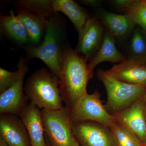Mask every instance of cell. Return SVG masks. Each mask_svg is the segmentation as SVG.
Wrapping results in <instances>:
<instances>
[{"instance_id": "obj_1", "label": "cell", "mask_w": 146, "mask_h": 146, "mask_svg": "<svg viewBox=\"0 0 146 146\" xmlns=\"http://www.w3.org/2000/svg\"><path fill=\"white\" fill-rule=\"evenodd\" d=\"M88 61L76 50L70 46L64 48L59 71V89L65 106L70 110L87 94V83L94 76Z\"/></svg>"}, {"instance_id": "obj_2", "label": "cell", "mask_w": 146, "mask_h": 146, "mask_svg": "<svg viewBox=\"0 0 146 146\" xmlns=\"http://www.w3.org/2000/svg\"><path fill=\"white\" fill-rule=\"evenodd\" d=\"M54 13L48 20L44 40L38 47L26 48L28 57L42 60L49 68L51 72L59 78L63 50V25Z\"/></svg>"}, {"instance_id": "obj_3", "label": "cell", "mask_w": 146, "mask_h": 146, "mask_svg": "<svg viewBox=\"0 0 146 146\" xmlns=\"http://www.w3.org/2000/svg\"><path fill=\"white\" fill-rule=\"evenodd\" d=\"M24 90L26 96L39 109L56 110L63 107L59 78L43 68L28 78Z\"/></svg>"}, {"instance_id": "obj_4", "label": "cell", "mask_w": 146, "mask_h": 146, "mask_svg": "<svg viewBox=\"0 0 146 146\" xmlns=\"http://www.w3.org/2000/svg\"><path fill=\"white\" fill-rule=\"evenodd\" d=\"M97 75L107 92V101L105 108L112 116L128 107L141 98L146 90V84L123 82L108 74L102 69L98 70Z\"/></svg>"}, {"instance_id": "obj_5", "label": "cell", "mask_w": 146, "mask_h": 146, "mask_svg": "<svg viewBox=\"0 0 146 146\" xmlns=\"http://www.w3.org/2000/svg\"><path fill=\"white\" fill-rule=\"evenodd\" d=\"M45 139L50 146H80L74 136L70 110H41Z\"/></svg>"}, {"instance_id": "obj_6", "label": "cell", "mask_w": 146, "mask_h": 146, "mask_svg": "<svg viewBox=\"0 0 146 146\" xmlns=\"http://www.w3.org/2000/svg\"><path fill=\"white\" fill-rule=\"evenodd\" d=\"M100 98L97 90L82 97L70 110L72 123L92 121L110 127L116 120L107 112Z\"/></svg>"}, {"instance_id": "obj_7", "label": "cell", "mask_w": 146, "mask_h": 146, "mask_svg": "<svg viewBox=\"0 0 146 146\" xmlns=\"http://www.w3.org/2000/svg\"><path fill=\"white\" fill-rule=\"evenodd\" d=\"M72 130L80 146H116L110 127L100 123H73Z\"/></svg>"}, {"instance_id": "obj_8", "label": "cell", "mask_w": 146, "mask_h": 146, "mask_svg": "<svg viewBox=\"0 0 146 146\" xmlns=\"http://www.w3.org/2000/svg\"><path fill=\"white\" fill-rule=\"evenodd\" d=\"M19 76L16 81L0 94V113L18 115L28 104L27 96L24 95V78L28 70L25 60L22 58L18 62Z\"/></svg>"}, {"instance_id": "obj_9", "label": "cell", "mask_w": 146, "mask_h": 146, "mask_svg": "<svg viewBox=\"0 0 146 146\" xmlns=\"http://www.w3.org/2000/svg\"><path fill=\"white\" fill-rule=\"evenodd\" d=\"M104 26L98 18H89L79 33L76 50L88 61L98 52L102 42Z\"/></svg>"}, {"instance_id": "obj_10", "label": "cell", "mask_w": 146, "mask_h": 146, "mask_svg": "<svg viewBox=\"0 0 146 146\" xmlns=\"http://www.w3.org/2000/svg\"><path fill=\"white\" fill-rule=\"evenodd\" d=\"M0 134L9 146H31L26 128L18 115L1 114Z\"/></svg>"}, {"instance_id": "obj_11", "label": "cell", "mask_w": 146, "mask_h": 146, "mask_svg": "<svg viewBox=\"0 0 146 146\" xmlns=\"http://www.w3.org/2000/svg\"><path fill=\"white\" fill-rule=\"evenodd\" d=\"M114 116L117 121L129 129L143 144L146 143V118L143 96Z\"/></svg>"}, {"instance_id": "obj_12", "label": "cell", "mask_w": 146, "mask_h": 146, "mask_svg": "<svg viewBox=\"0 0 146 146\" xmlns=\"http://www.w3.org/2000/svg\"><path fill=\"white\" fill-rule=\"evenodd\" d=\"M105 72L123 82L132 84H146V63L137 60L126 59L113 65Z\"/></svg>"}, {"instance_id": "obj_13", "label": "cell", "mask_w": 146, "mask_h": 146, "mask_svg": "<svg viewBox=\"0 0 146 146\" xmlns=\"http://www.w3.org/2000/svg\"><path fill=\"white\" fill-rule=\"evenodd\" d=\"M18 116L26 128L31 146H48L39 108L30 102Z\"/></svg>"}, {"instance_id": "obj_14", "label": "cell", "mask_w": 146, "mask_h": 146, "mask_svg": "<svg viewBox=\"0 0 146 146\" xmlns=\"http://www.w3.org/2000/svg\"><path fill=\"white\" fill-rule=\"evenodd\" d=\"M99 19L106 31L115 38L123 39L131 35L135 25L126 15L116 14L104 10L99 11Z\"/></svg>"}, {"instance_id": "obj_15", "label": "cell", "mask_w": 146, "mask_h": 146, "mask_svg": "<svg viewBox=\"0 0 146 146\" xmlns=\"http://www.w3.org/2000/svg\"><path fill=\"white\" fill-rule=\"evenodd\" d=\"M115 39L107 31L105 33L102 44L98 52L89 61V69L94 72L95 67L102 62L108 61L112 63H119L126 58L115 45Z\"/></svg>"}, {"instance_id": "obj_16", "label": "cell", "mask_w": 146, "mask_h": 146, "mask_svg": "<svg viewBox=\"0 0 146 146\" xmlns=\"http://www.w3.org/2000/svg\"><path fill=\"white\" fill-rule=\"evenodd\" d=\"M52 6L54 13L60 11L68 16L78 33L89 18L82 7L72 0H52Z\"/></svg>"}, {"instance_id": "obj_17", "label": "cell", "mask_w": 146, "mask_h": 146, "mask_svg": "<svg viewBox=\"0 0 146 146\" xmlns=\"http://www.w3.org/2000/svg\"><path fill=\"white\" fill-rule=\"evenodd\" d=\"M16 12L26 29L30 41L34 44L39 43L46 31L48 20L23 8L18 9Z\"/></svg>"}, {"instance_id": "obj_18", "label": "cell", "mask_w": 146, "mask_h": 146, "mask_svg": "<svg viewBox=\"0 0 146 146\" xmlns=\"http://www.w3.org/2000/svg\"><path fill=\"white\" fill-rule=\"evenodd\" d=\"M0 24L2 31L18 43L27 44L30 41L23 22L13 9L9 11V15L1 14Z\"/></svg>"}, {"instance_id": "obj_19", "label": "cell", "mask_w": 146, "mask_h": 146, "mask_svg": "<svg viewBox=\"0 0 146 146\" xmlns=\"http://www.w3.org/2000/svg\"><path fill=\"white\" fill-rule=\"evenodd\" d=\"M131 35L128 59L146 63V31L136 26Z\"/></svg>"}, {"instance_id": "obj_20", "label": "cell", "mask_w": 146, "mask_h": 146, "mask_svg": "<svg viewBox=\"0 0 146 146\" xmlns=\"http://www.w3.org/2000/svg\"><path fill=\"white\" fill-rule=\"evenodd\" d=\"M110 127L116 146H142L143 143L133 132L116 121Z\"/></svg>"}, {"instance_id": "obj_21", "label": "cell", "mask_w": 146, "mask_h": 146, "mask_svg": "<svg viewBox=\"0 0 146 146\" xmlns=\"http://www.w3.org/2000/svg\"><path fill=\"white\" fill-rule=\"evenodd\" d=\"M16 3L19 8L29 11L48 20L54 14L51 0H22Z\"/></svg>"}, {"instance_id": "obj_22", "label": "cell", "mask_w": 146, "mask_h": 146, "mask_svg": "<svg viewBox=\"0 0 146 146\" xmlns=\"http://www.w3.org/2000/svg\"><path fill=\"white\" fill-rule=\"evenodd\" d=\"M135 25L146 31V2L144 1H136L127 9L123 11Z\"/></svg>"}, {"instance_id": "obj_23", "label": "cell", "mask_w": 146, "mask_h": 146, "mask_svg": "<svg viewBox=\"0 0 146 146\" xmlns=\"http://www.w3.org/2000/svg\"><path fill=\"white\" fill-rule=\"evenodd\" d=\"M19 71L12 72L0 68V93L10 87L18 78Z\"/></svg>"}, {"instance_id": "obj_24", "label": "cell", "mask_w": 146, "mask_h": 146, "mask_svg": "<svg viewBox=\"0 0 146 146\" xmlns=\"http://www.w3.org/2000/svg\"><path fill=\"white\" fill-rule=\"evenodd\" d=\"M135 1L136 0H115L111 1V2L116 8L123 12L133 5Z\"/></svg>"}, {"instance_id": "obj_25", "label": "cell", "mask_w": 146, "mask_h": 146, "mask_svg": "<svg viewBox=\"0 0 146 146\" xmlns=\"http://www.w3.org/2000/svg\"><path fill=\"white\" fill-rule=\"evenodd\" d=\"M81 2L85 5L94 7H100L101 5V2L98 0H84Z\"/></svg>"}, {"instance_id": "obj_26", "label": "cell", "mask_w": 146, "mask_h": 146, "mask_svg": "<svg viewBox=\"0 0 146 146\" xmlns=\"http://www.w3.org/2000/svg\"><path fill=\"white\" fill-rule=\"evenodd\" d=\"M143 101L144 112L146 118V90L143 95Z\"/></svg>"}, {"instance_id": "obj_27", "label": "cell", "mask_w": 146, "mask_h": 146, "mask_svg": "<svg viewBox=\"0 0 146 146\" xmlns=\"http://www.w3.org/2000/svg\"><path fill=\"white\" fill-rule=\"evenodd\" d=\"M0 146H9L8 144L0 137Z\"/></svg>"}, {"instance_id": "obj_28", "label": "cell", "mask_w": 146, "mask_h": 146, "mask_svg": "<svg viewBox=\"0 0 146 146\" xmlns=\"http://www.w3.org/2000/svg\"><path fill=\"white\" fill-rule=\"evenodd\" d=\"M142 146H146V143L143 144Z\"/></svg>"}, {"instance_id": "obj_29", "label": "cell", "mask_w": 146, "mask_h": 146, "mask_svg": "<svg viewBox=\"0 0 146 146\" xmlns=\"http://www.w3.org/2000/svg\"><path fill=\"white\" fill-rule=\"evenodd\" d=\"M46 143H47V145H48V146H50L49 145V144H48V143H47V142H46Z\"/></svg>"}, {"instance_id": "obj_30", "label": "cell", "mask_w": 146, "mask_h": 146, "mask_svg": "<svg viewBox=\"0 0 146 146\" xmlns=\"http://www.w3.org/2000/svg\"><path fill=\"white\" fill-rule=\"evenodd\" d=\"M145 2H146V0H145Z\"/></svg>"}]
</instances>
